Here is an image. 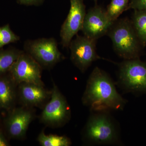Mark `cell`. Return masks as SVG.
<instances>
[{"label":"cell","instance_id":"cell-7","mask_svg":"<svg viewBox=\"0 0 146 146\" xmlns=\"http://www.w3.org/2000/svg\"><path fill=\"white\" fill-rule=\"evenodd\" d=\"M97 41L77 34L70 42L71 60L81 72H85L94 61L103 58L97 53Z\"/></svg>","mask_w":146,"mask_h":146},{"label":"cell","instance_id":"cell-21","mask_svg":"<svg viewBox=\"0 0 146 146\" xmlns=\"http://www.w3.org/2000/svg\"><path fill=\"white\" fill-rule=\"evenodd\" d=\"M9 145V143L2 131L0 130V146Z\"/></svg>","mask_w":146,"mask_h":146},{"label":"cell","instance_id":"cell-8","mask_svg":"<svg viewBox=\"0 0 146 146\" xmlns=\"http://www.w3.org/2000/svg\"><path fill=\"white\" fill-rule=\"evenodd\" d=\"M42 70L39 63L23 50L8 73L18 85L27 82L44 86L42 79Z\"/></svg>","mask_w":146,"mask_h":146},{"label":"cell","instance_id":"cell-17","mask_svg":"<svg viewBox=\"0 0 146 146\" xmlns=\"http://www.w3.org/2000/svg\"><path fill=\"white\" fill-rule=\"evenodd\" d=\"M129 1L130 0H111L106 9L110 21L114 23L124 11L128 10Z\"/></svg>","mask_w":146,"mask_h":146},{"label":"cell","instance_id":"cell-13","mask_svg":"<svg viewBox=\"0 0 146 146\" xmlns=\"http://www.w3.org/2000/svg\"><path fill=\"white\" fill-rule=\"evenodd\" d=\"M18 85L9 74L0 76V109L10 111L18 101Z\"/></svg>","mask_w":146,"mask_h":146},{"label":"cell","instance_id":"cell-9","mask_svg":"<svg viewBox=\"0 0 146 146\" xmlns=\"http://www.w3.org/2000/svg\"><path fill=\"white\" fill-rule=\"evenodd\" d=\"M70 7L68 16L60 29V44L63 48H69L75 35L82 31L86 14L83 0H70Z\"/></svg>","mask_w":146,"mask_h":146},{"label":"cell","instance_id":"cell-10","mask_svg":"<svg viewBox=\"0 0 146 146\" xmlns=\"http://www.w3.org/2000/svg\"><path fill=\"white\" fill-rule=\"evenodd\" d=\"M35 118L32 108H16L9 111L4 121L5 128L9 137L22 140L25 138L29 126Z\"/></svg>","mask_w":146,"mask_h":146},{"label":"cell","instance_id":"cell-4","mask_svg":"<svg viewBox=\"0 0 146 146\" xmlns=\"http://www.w3.org/2000/svg\"><path fill=\"white\" fill-rule=\"evenodd\" d=\"M118 66L117 83L124 91L146 93V62L140 58L125 60Z\"/></svg>","mask_w":146,"mask_h":146},{"label":"cell","instance_id":"cell-3","mask_svg":"<svg viewBox=\"0 0 146 146\" xmlns=\"http://www.w3.org/2000/svg\"><path fill=\"white\" fill-rule=\"evenodd\" d=\"M106 35L111 39L114 50L120 57L124 60L140 58L144 47L128 18L118 19L112 24Z\"/></svg>","mask_w":146,"mask_h":146},{"label":"cell","instance_id":"cell-18","mask_svg":"<svg viewBox=\"0 0 146 146\" xmlns=\"http://www.w3.org/2000/svg\"><path fill=\"white\" fill-rule=\"evenodd\" d=\"M20 40V36L11 30L9 24L0 27V49L5 45Z\"/></svg>","mask_w":146,"mask_h":146},{"label":"cell","instance_id":"cell-6","mask_svg":"<svg viewBox=\"0 0 146 146\" xmlns=\"http://www.w3.org/2000/svg\"><path fill=\"white\" fill-rule=\"evenodd\" d=\"M49 100L45 104L39 117L47 126L58 127L65 125L71 117V109L65 96L53 83Z\"/></svg>","mask_w":146,"mask_h":146},{"label":"cell","instance_id":"cell-12","mask_svg":"<svg viewBox=\"0 0 146 146\" xmlns=\"http://www.w3.org/2000/svg\"><path fill=\"white\" fill-rule=\"evenodd\" d=\"M17 94L22 106L39 107L45 105L49 100L51 91L45 89L44 86L22 82L18 85Z\"/></svg>","mask_w":146,"mask_h":146},{"label":"cell","instance_id":"cell-14","mask_svg":"<svg viewBox=\"0 0 146 146\" xmlns=\"http://www.w3.org/2000/svg\"><path fill=\"white\" fill-rule=\"evenodd\" d=\"M141 44L146 46V9L134 10L130 20Z\"/></svg>","mask_w":146,"mask_h":146},{"label":"cell","instance_id":"cell-19","mask_svg":"<svg viewBox=\"0 0 146 146\" xmlns=\"http://www.w3.org/2000/svg\"><path fill=\"white\" fill-rule=\"evenodd\" d=\"M146 9V0H130L128 10Z\"/></svg>","mask_w":146,"mask_h":146},{"label":"cell","instance_id":"cell-20","mask_svg":"<svg viewBox=\"0 0 146 146\" xmlns=\"http://www.w3.org/2000/svg\"><path fill=\"white\" fill-rule=\"evenodd\" d=\"M18 3L27 6L34 5L36 6L42 5L44 0H17Z\"/></svg>","mask_w":146,"mask_h":146},{"label":"cell","instance_id":"cell-2","mask_svg":"<svg viewBox=\"0 0 146 146\" xmlns=\"http://www.w3.org/2000/svg\"><path fill=\"white\" fill-rule=\"evenodd\" d=\"M109 111H92L83 131L84 141L91 145L119 143L120 132L117 122Z\"/></svg>","mask_w":146,"mask_h":146},{"label":"cell","instance_id":"cell-11","mask_svg":"<svg viewBox=\"0 0 146 146\" xmlns=\"http://www.w3.org/2000/svg\"><path fill=\"white\" fill-rule=\"evenodd\" d=\"M112 24L106 9L96 4L86 12L82 31L84 36L97 40L107 35Z\"/></svg>","mask_w":146,"mask_h":146},{"label":"cell","instance_id":"cell-22","mask_svg":"<svg viewBox=\"0 0 146 146\" xmlns=\"http://www.w3.org/2000/svg\"><path fill=\"white\" fill-rule=\"evenodd\" d=\"M93 1H94L96 2V4L97 1H98V0H93Z\"/></svg>","mask_w":146,"mask_h":146},{"label":"cell","instance_id":"cell-15","mask_svg":"<svg viewBox=\"0 0 146 146\" xmlns=\"http://www.w3.org/2000/svg\"><path fill=\"white\" fill-rule=\"evenodd\" d=\"M23 50L11 47L0 49V76L9 72L11 66Z\"/></svg>","mask_w":146,"mask_h":146},{"label":"cell","instance_id":"cell-1","mask_svg":"<svg viewBox=\"0 0 146 146\" xmlns=\"http://www.w3.org/2000/svg\"><path fill=\"white\" fill-rule=\"evenodd\" d=\"M82 102L91 111L98 112L122 110L127 101L118 93L108 74L96 67L87 80Z\"/></svg>","mask_w":146,"mask_h":146},{"label":"cell","instance_id":"cell-16","mask_svg":"<svg viewBox=\"0 0 146 146\" xmlns=\"http://www.w3.org/2000/svg\"><path fill=\"white\" fill-rule=\"evenodd\" d=\"M37 140L42 146H69L72 144L71 140L67 136L47 135L43 131L39 133Z\"/></svg>","mask_w":146,"mask_h":146},{"label":"cell","instance_id":"cell-5","mask_svg":"<svg viewBox=\"0 0 146 146\" xmlns=\"http://www.w3.org/2000/svg\"><path fill=\"white\" fill-rule=\"evenodd\" d=\"M24 49L43 69L50 70L65 58L53 37L27 40L24 43Z\"/></svg>","mask_w":146,"mask_h":146}]
</instances>
